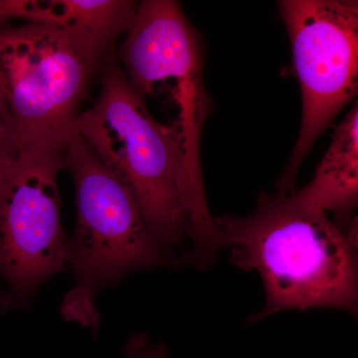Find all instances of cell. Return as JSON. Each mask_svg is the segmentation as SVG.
<instances>
[{
	"label": "cell",
	"mask_w": 358,
	"mask_h": 358,
	"mask_svg": "<svg viewBox=\"0 0 358 358\" xmlns=\"http://www.w3.org/2000/svg\"><path fill=\"white\" fill-rule=\"evenodd\" d=\"M222 248L237 267L257 271L265 289L258 322L282 310L331 308L357 313L355 235L293 195L262 193L249 215L214 218Z\"/></svg>",
	"instance_id": "1"
},
{
	"label": "cell",
	"mask_w": 358,
	"mask_h": 358,
	"mask_svg": "<svg viewBox=\"0 0 358 358\" xmlns=\"http://www.w3.org/2000/svg\"><path fill=\"white\" fill-rule=\"evenodd\" d=\"M74 133L126 186L148 229L176 266L185 261V152L178 128L150 114L124 71H106L100 96L80 114Z\"/></svg>",
	"instance_id": "2"
},
{
	"label": "cell",
	"mask_w": 358,
	"mask_h": 358,
	"mask_svg": "<svg viewBox=\"0 0 358 358\" xmlns=\"http://www.w3.org/2000/svg\"><path fill=\"white\" fill-rule=\"evenodd\" d=\"M62 166L74 179L76 227L67 252L75 285L63 299L61 315L96 333L102 289L136 271L176 265L155 241L133 194L76 134Z\"/></svg>",
	"instance_id": "3"
},
{
	"label": "cell",
	"mask_w": 358,
	"mask_h": 358,
	"mask_svg": "<svg viewBox=\"0 0 358 358\" xmlns=\"http://www.w3.org/2000/svg\"><path fill=\"white\" fill-rule=\"evenodd\" d=\"M121 58L129 82L143 96L164 92L178 109V128L185 152L186 218L193 236L215 229L207 205L200 162V141L211 110L205 88L201 42L178 2L138 3L122 42Z\"/></svg>",
	"instance_id": "4"
},
{
	"label": "cell",
	"mask_w": 358,
	"mask_h": 358,
	"mask_svg": "<svg viewBox=\"0 0 358 358\" xmlns=\"http://www.w3.org/2000/svg\"><path fill=\"white\" fill-rule=\"evenodd\" d=\"M103 56L72 33L0 24V91L22 152L62 155Z\"/></svg>",
	"instance_id": "5"
},
{
	"label": "cell",
	"mask_w": 358,
	"mask_h": 358,
	"mask_svg": "<svg viewBox=\"0 0 358 358\" xmlns=\"http://www.w3.org/2000/svg\"><path fill=\"white\" fill-rule=\"evenodd\" d=\"M279 8L303 96L300 133L277 185L279 192L288 194L315 141L357 95L358 2L282 0Z\"/></svg>",
	"instance_id": "6"
},
{
	"label": "cell",
	"mask_w": 358,
	"mask_h": 358,
	"mask_svg": "<svg viewBox=\"0 0 358 358\" xmlns=\"http://www.w3.org/2000/svg\"><path fill=\"white\" fill-rule=\"evenodd\" d=\"M62 155L24 150L0 181V312L26 308L68 268L57 178Z\"/></svg>",
	"instance_id": "7"
},
{
	"label": "cell",
	"mask_w": 358,
	"mask_h": 358,
	"mask_svg": "<svg viewBox=\"0 0 358 358\" xmlns=\"http://www.w3.org/2000/svg\"><path fill=\"white\" fill-rule=\"evenodd\" d=\"M138 2L129 0H0V24L24 20L72 33L86 40L103 56L126 33Z\"/></svg>",
	"instance_id": "8"
},
{
	"label": "cell",
	"mask_w": 358,
	"mask_h": 358,
	"mask_svg": "<svg viewBox=\"0 0 358 358\" xmlns=\"http://www.w3.org/2000/svg\"><path fill=\"white\" fill-rule=\"evenodd\" d=\"M293 195L296 203L310 210L345 215L358 197L357 103L336 127L331 145L315 176Z\"/></svg>",
	"instance_id": "9"
},
{
	"label": "cell",
	"mask_w": 358,
	"mask_h": 358,
	"mask_svg": "<svg viewBox=\"0 0 358 358\" xmlns=\"http://www.w3.org/2000/svg\"><path fill=\"white\" fill-rule=\"evenodd\" d=\"M22 150L6 100L0 91V181L20 157Z\"/></svg>",
	"instance_id": "10"
},
{
	"label": "cell",
	"mask_w": 358,
	"mask_h": 358,
	"mask_svg": "<svg viewBox=\"0 0 358 358\" xmlns=\"http://www.w3.org/2000/svg\"><path fill=\"white\" fill-rule=\"evenodd\" d=\"M166 348L164 343H150L145 334H134L124 345V358H157Z\"/></svg>",
	"instance_id": "11"
},
{
	"label": "cell",
	"mask_w": 358,
	"mask_h": 358,
	"mask_svg": "<svg viewBox=\"0 0 358 358\" xmlns=\"http://www.w3.org/2000/svg\"><path fill=\"white\" fill-rule=\"evenodd\" d=\"M167 352H169V350H167V348H166L164 350H162V352L159 353V357L157 358H166Z\"/></svg>",
	"instance_id": "12"
}]
</instances>
